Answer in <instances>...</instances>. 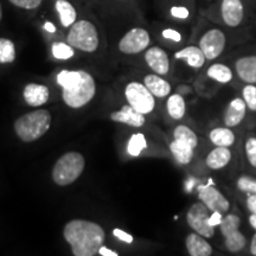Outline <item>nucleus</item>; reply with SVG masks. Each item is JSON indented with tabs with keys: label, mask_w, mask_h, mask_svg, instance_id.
<instances>
[{
	"label": "nucleus",
	"mask_w": 256,
	"mask_h": 256,
	"mask_svg": "<svg viewBox=\"0 0 256 256\" xmlns=\"http://www.w3.org/2000/svg\"><path fill=\"white\" fill-rule=\"evenodd\" d=\"M66 241L75 256H94L104 246L106 234L98 223L86 220H72L63 230Z\"/></svg>",
	"instance_id": "nucleus-1"
},
{
	"label": "nucleus",
	"mask_w": 256,
	"mask_h": 256,
	"mask_svg": "<svg viewBox=\"0 0 256 256\" xmlns=\"http://www.w3.org/2000/svg\"><path fill=\"white\" fill-rule=\"evenodd\" d=\"M51 124V115L46 110H38L18 118L14 122V130L18 138L25 142L40 139L48 132Z\"/></svg>",
	"instance_id": "nucleus-2"
},
{
	"label": "nucleus",
	"mask_w": 256,
	"mask_h": 256,
	"mask_svg": "<svg viewBox=\"0 0 256 256\" xmlns=\"http://www.w3.org/2000/svg\"><path fill=\"white\" fill-rule=\"evenodd\" d=\"M84 158L78 152H69L60 156L52 168V179L60 186L72 184L84 170Z\"/></svg>",
	"instance_id": "nucleus-3"
},
{
	"label": "nucleus",
	"mask_w": 256,
	"mask_h": 256,
	"mask_svg": "<svg viewBox=\"0 0 256 256\" xmlns=\"http://www.w3.org/2000/svg\"><path fill=\"white\" fill-rule=\"evenodd\" d=\"M95 92L96 86L92 76L81 70V78L72 87L63 88V100L69 107L81 108L92 101Z\"/></svg>",
	"instance_id": "nucleus-4"
},
{
	"label": "nucleus",
	"mask_w": 256,
	"mask_h": 256,
	"mask_svg": "<svg viewBox=\"0 0 256 256\" xmlns=\"http://www.w3.org/2000/svg\"><path fill=\"white\" fill-rule=\"evenodd\" d=\"M69 46L75 49L94 52L98 46V34L94 24L88 20L75 22L66 37Z\"/></svg>",
	"instance_id": "nucleus-5"
},
{
	"label": "nucleus",
	"mask_w": 256,
	"mask_h": 256,
	"mask_svg": "<svg viewBox=\"0 0 256 256\" xmlns=\"http://www.w3.org/2000/svg\"><path fill=\"white\" fill-rule=\"evenodd\" d=\"M124 95L130 106L142 114H148L154 110V95L147 89L145 84L139 82H132L124 89Z\"/></svg>",
	"instance_id": "nucleus-6"
},
{
	"label": "nucleus",
	"mask_w": 256,
	"mask_h": 256,
	"mask_svg": "<svg viewBox=\"0 0 256 256\" xmlns=\"http://www.w3.org/2000/svg\"><path fill=\"white\" fill-rule=\"evenodd\" d=\"M240 224H241L240 217L232 215V214L223 217L222 222L220 223V232H222L224 241H226V247L232 252H241L247 243L244 235L238 229Z\"/></svg>",
	"instance_id": "nucleus-7"
},
{
	"label": "nucleus",
	"mask_w": 256,
	"mask_h": 256,
	"mask_svg": "<svg viewBox=\"0 0 256 256\" xmlns=\"http://www.w3.org/2000/svg\"><path fill=\"white\" fill-rule=\"evenodd\" d=\"M208 218H209V209H208L203 202L194 203L188 209L186 214V220L188 226L197 234H200V235L206 238H210L215 234V228L210 226L209 222H208Z\"/></svg>",
	"instance_id": "nucleus-8"
},
{
	"label": "nucleus",
	"mask_w": 256,
	"mask_h": 256,
	"mask_svg": "<svg viewBox=\"0 0 256 256\" xmlns=\"http://www.w3.org/2000/svg\"><path fill=\"white\" fill-rule=\"evenodd\" d=\"M150 40H150V34L145 28H136L128 31L121 38L119 43V49L121 52L127 54V55L139 54L148 46Z\"/></svg>",
	"instance_id": "nucleus-9"
},
{
	"label": "nucleus",
	"mask_w": 256,
	"mask_h": 256,
	"mask_svg": "<svg viewBox=\"0 0 256 256\" xmlns=\"http://www.w3.org/2000/svg\"><path fill=\"white\" fill-rule=\"evenodd\" d=\"M226 46V34L218 28H212L203 34L200 48L206 60H215L223 52Z\"/></svg>",
	"instance_id": "nucleus-10"
},
{
	"label": "nucleus",
	"mask_w": 256,
	"mask_h": 256,
	"mask_svg": "<svg viewBox=\"0 0 256 256\" xmlns=\"http://www.w3.org/2000/svg\"><path fill=\"white\" fill-rule=\"evenodd\" d=\"M198 197H200V202H203L206 204L208 209L212 211V212L214 211H218L220 214L228 212L230 208L228 200L217 188L211 186L210 184L204 185V186L200 188Z\"/></svg>",
	"instance_id": "nucleus-11"
},
{
	"label": "nucleus",
	"mask_w": 256,
	"mask_h": 256,
	"mask_svg": "<svg viewBox=\"0 0 256 256\" xmlns=\"http://www.w3.org/2000/svg\"><path fill=\"white\" fill-rule=\"evenodd\" d=\"M222 18L228 26L235 28L241 24L243 19V5L241 0H223L222 2Z\"/></svg>",
	"instance_id": "nucleus-12"
},
{
	"label": "nucleus",
	"mask_w": 256,
	"mask_h": 256,
	"mask_svg": "<svg viewBox=\"0 0 256 256\" xmlns=\"http://www.w3.org/2000/svg\"><path fill=\"white\" fill-rule=\"evenodd\" d=\"M146 63L153 72H156L159 75H165L170 69L168 56L162 48L153 46L148 49L145 54Z\"/></svg>",
	"instance_id": "nucleus-13"
},
{
	"label": "nucleus",
	"mask_w": 256,
	"mask_h": 256,
	"mask_svg": "<svg viewBox=\"0 0 256 256\" xmlns=\"http://www.w3.org/2000/svg\"><path fill=\"white\" fill-rule=\"evenodd\" d=\"M110 119L115 122L126 124L128 126L142 127L145 124V116L144 114L136 112L132 106H124L119 112H114L110 114Z\"/></svg>",
	"instance_id": "nucleus-14"
},
{
	"label": "nucleus",
	"mask_w": 256,
	"mask_h": 256,
	"mask_svg": "<svg viewBox=\"0 0 256 256\" xmlns=\"http://www.w3.org/2000/svg\"><path fill=\"white\" fill-rule=\"evenodd\" d=\"M246 108L247 104L243 98H234L230 102L224 115V124L226 127H235L242 122L246 115Z\"/></svg>",
	"instance_id": "nucleus-15"
},
{
	"label": "nucleus",
	"mask_w": 256,
	"mask_h": 256,
	"mask_svg": "<svg viewBox=\"0 0 256 256\" xmlns=\"http://www.w3.org/2000/svg\"><path fill=\"white\" fill-rule=\"evenodd\" d=\"M24 98L32 107H40L49 100V89L46 86L30 83L24 89Z\"/></svg>",
	"instance_id": "nucleus-16"
},
{
	"label": "nucleus",
	"mask_w": 256,
	"mask_h": 256,
	"mask_svg": "<svg viewBox=\"0 0 256 256\" xmlns=\"http://www.w3.org/2000/svg\"><path fill=\"white\" fill-rule=\"evenodd\" d=\"M235 68L242 81L250 84L256 83V56H247L238 60Z\"/></svg>",
	"instance_id": "nucleus-17"
},
{
	"label": "nucleus",
	"mask_w": 256,
	"mask_h": 256,
	"mask_svg": "<svg viewBox=\"0 0 256 256\" xmlns=\"http://www.w3.org/2000/svg\"><path fill=\"white\" fill-rule=\"evenodd\" d=\"M186 249L192 256H209L212 254V248L200 234H190L186 238Z\"/></svg>",
	"instance_id": "nucleus-18"
},
{
	"label": "nucleus",
	"mask_w": 256,
	"mask_h": 256,
	"mask_svg": "<svg viewBox=\"0 0 256 256\" xmlns=\"http://www.w3.org/2000/svg\"><path fill=\"white\" fill-rule=\"evenodd\" d=\"M174 57L177 60H184L188 66H190L191 68H194V69L202 68L206 60L203 51L200 50V48H197V46L184 48L183 50L176 52Z\"/></svg>",
	"instance_id": "nucleus-19"
},
{
	"label": "nucleus",
	"mask_w": 256,
	"mask_h": 256,
	"mask_svg": "<svg viewBox=\"0 0 256 256\" xmlns=\"http://www.w3.org/2000/svg\"><path fill=\"white\" fill-rule=\"evenodd\" d=\"M230 159H232V152L228 147L217 146L208 154L206 165L212 170H220L228 165Z\"/></svg>",
	"instance_id": "nucleus-20"
},
{
	"label": "nucleus",
	"mask_w": 256,
	"mask_h": 256,
	"mask_svg": "<svg viewBox=\"0 0 256 256\" xmlns=\"http://www.w3.org/2000/svg\"><path fill=\"white\" fill-rule=\"evenodd\" d=\"M144 84L156 98H165L171 92V86L168 82L156 75H147L144 80Z\"/></svg>",
	"instance_id": "nucleus-21"
},
{
	"label": "nucleus",
	"mask_w": 256,
	"mask_h": 256,
	"mask_svg": "<svg viewBox=\"0 0 256 256\" xmlns=\"http://www.w3.org/2000/svg\"><path fill=\"white\" fill-rule=\"evenodd\" d=\"M56 10L60 14V20L62 26L69 28L76 22V10L74 6L66 0H57L56 2Z\"/></svg>",
	"instance_id": "nucleus-22"
},
{
	"label": "nucleus",
	"mask_w": 256,
	"mask_h": 256,
	"mask_svg": "<svg viewBox=\"0 0 256 256\" xmlns=\"http://www.w3.org/2000/svg\"><path fill=\"white\" fill-rule=\"evenodd\" d=\"M210 140L216 146L229 147L235 142V134L232 132L230 128L218 127L210 132Z\"/></svg>",
	"instance_id": "nucleus-23"
},
{
	"label": "nucleus",
	"mask_w": 256,
	"mask_h": 256,
	"mask_svg": "<svg viewBox=\"0 0 256 256\" xmlns=\"http://www.w3.org/2000/svg\"><path fill=\"white\" fill-rule=\"evenodd\" d=\"M170 150H171L172 154H174L179 164H188L192 160V156H194V148L186 145V144L177 142V140L170 144Z\"/></svg>",
	"instance_id": "nucleus-24"
},
{
	"label": "nucleus",
	"mask_w": 256,
	"mask_h": 256,
	"mask_svg": "<svg viewBox=\"0 0 256 256\" xmlns=\"http://www.w3.org/2000/svg\"><path fill=\"white\" fill-rule=\"evenodd\" d=\"M185 101L180 94H174L168 100V112L174 120L183 119L185 115Z\"/></svg>",
	"instance_id": "nucleus-25"
},
{
	"label": "nucleus",
	"mask_w": 256,
	"mask_h": 256,
	"mask_svg": "<svg viewBox=\"0 0 256 256\" xmlns=\"http://www.w3.org/2000/svg\"><path fill=\"white\" fill-rule=\"evenodd\" d=\"M174 136V140H177V142H180L183 144H186V145L192 147V148H194L198 144L196 133H194L191 128H188V126H184V124H180V126L176 127Z\"/></svg>",
	"instance_id": "nucleus-26"
},
{
	"label": "nucleus",
	"mask_w": 256,
	"mask_h": 256,
	"mask_svg": "<svg viewBox=\"0 0 256 256\" xmlns=\"http://www.w3.org/2000/svg\"><path fill=\"white\" fill-rule=\"evenodd\" d=\"M208 76L220 83H228L232 81V72L224 64H214L208 69Z\"/></svg>",
	"instance_id": "nucleus-27"
},
{
	"label": "nucleus",
	"mask_w": 256,
	"mask_h": 256,
	"mask_svg": "<svg viewBox=\"0 0 256 256\" xmlns=\"http://www.w3.org/2000/svg\"><path fill=\"white\" fill-rule=\"evenodd\" d=\"M146 147H147V144H146V139L145 136H144V134L136 133L130 136V142H128V145H127V152L128 154L132 156H139L140 153H142V151H144Z\"/></svg>",
	"instance_id": "nucleus-28"
},
{
	"label": "nucleus",
	"mask_w": 256,
	"mask_h": 256,
	"mask_svg": "<svg viewBox=\"0 0 256 256\" xmlns=\"http://www.w3.org/2000/svg\"><path fill=\"white\" fill-rule=\"evenodd\" d=\"M16 58L14 42L8 38H0V63H11Z\"/></svg>",
	"instance_id": "nucleus-29"
},
{
	"label": "nucleus",
	"mask_w": 256,
	"mask_h": 256,
	"mask_svg": "<svg viewBox=\"0 0 256 256\" xmlns=\"http://www.w3.org/2000/svg\"><path fill=\"white\" fill-rule=\"evenodd\" d=\"M52 55L57 60H69L74 56L72 46L66 43H54Z\"/></svg>",
	"instance_id": "nucleus-30"
},
{
	"label": "nucleus",
	"mask_w": 256,
	"mask_h": 256,
	"mask_svg": "<svg viewBox=\"0 0 256 256\" xmlns=\"http://www.w3.org/2000/svg\"><path fill=\"white\" fill-rule=\"evenodd\" d=\"M243 100L249 110L256 112V87L252 84H248L243 88Z\"/></svg>",
	"instance_id": "nucleus-31"
},
{
	"label": "nucleus",
	"mask_w": 256,
	"mask_h": 256,
	"mask_svg": "<svg viewBox=\"0 0 256 256\" xmlns=\"http://www.w3.org/2000/svg\"><path fill=\"white\" fill-rule=\"evenodd\" d=\"M238 188L246 194H256V179L248 176H242L238 180Z\"/></svg>",
	"instance_id": "nucleus-32"
},
{
	"label": "nucleus",
	"mask_w": 256,
	"mask_h": 256,
	"mask_svg": "<svg viewBox=\"0 0 256 256\" xmlns=\"http://www.w3.org/2000/svg\"><path fill=\"white\" fill-rule=\"evenodd\" d=\"M246 154L252 166L256 168V138H249L246 142Z\"/></svg>",
	"instance_id": "nucleus-33"
},
{
	"label": "nucleus",
	"mask_w": 256,
	"mask_h": 256,
	"mask_svg": "<svg viewBox=\"0 0 256 256\" xmlns=\"http://www.w3.org/2000/svg\"><path fill=\"white\" fill-rule=\"evenodd\" d=\"M11 4L20 8L34 10L42 4V0H8Z\"/></svg>",
	"instance_id": "nucleus-34"
},
{
	"label": "nucleus",
	"mask_w": 256,
	"mask_h": 256,
	"mask_svg": "<svg viewBox=\"0 0 256 256\" xmlns=\"http://www.w3.org/2000/svg\"><path fill=\"white\" fill-rule=\"evenodd\" d=\"M113 235L115 236V238H119L120 241H122V242H126V243H132L133 242V236L130 235V234L124 232V230H121V229H114L113 230Z\"/></svg>",
	"instance_id": "nucleus-35"
},
{
	"label": "nucleus",
	"mask_w": 256,
	"mask_h": 256,
	"mask_svg": "<svg viewBox=\"0 0 256 256\" xmlns=\"http://www.w3.org/2000/svg\"><path fill=\"white\" fill-rule=\"evenodd\" d=\"M162 37L166 40H171L174 42H180L182 40V34L178 31L172 30V28H166L162 31Z\"/></svg>",
	"instance_id": "nucleus-36"
},
{
	"label": "nucleus",
	"mask_w": 256,
	"mask_h": 256,
	"mask_svg": "<svg viewBox=\"0 0 256 256\" xmlns=\"http://www.w3.org/2000/svg\"><path fill=\"white\" fill-rule=\"evenodd\" d=\"M171 14L176 18L185 19L188 17V8H178V6H174V8H171Z\"/></svg>",
	"instance_id": "nucleus-37"
},
{
	"label": "nucleus",
	"mask_w": 256,
	"mask_h": 256,
	"mask_svg": "<svg viewBox=\"0 0 256 256\" xmlns=\"http://www.w3.org/2000/svg\"><path fill=\"white\" fill-rule=\"evenodd\" d=\"M222 215L223 214L218 212V211H214L212 215L209 216V218H208V222H209L211 226H214V228H215V226H220V223L222 222V220H223Z\"/></svg>",
	"instance_id": "nucleus-38"
},
{
	"label": "nucleus",
	"mask_w": 256,
	"mask_h": 256,
	"mask_svg": "<svg viewBox=\"0 0 256 256\" xmlns=\"http://www.w3.org/2000/svg\"><path fill=\"white\" fill-rule=\"evenodd\" d=\"M247 206L252 214L256 215V194H249L247 198Z\"/></svg>",
	"instance_id": "nucleus-39"
},
{
	"label": "nucleus",
	"mask_w": 256,
	"mask_h": 256,
	"mask_svg": "<svg viewBox=\"0 0 256 256\" xmlns=\"http://www.w3.org/2000/svg\"><path fill=\"white\" fill-rule=\"evenodd\" d=\"M98 254H100L101 256H118L119 255L116 252L112 250V249L104 247V246H102V247L98 249Z\"/></svg>",
	"instance_id": "nucleus-40"
},
{
	"label": "nucleus",
	"mask_w": 256,
	"mask_h": 256,
	"mask_svg": "<svg viewBox=\"0 0 256 256\" xmlns=\"http://www.w3.org/2000/svg\"><path fill=\"white\" fill-rule=\"evenodd\" d=\"M44 28H46V31L51 32V34H54V32L56 31V28H55V25H54L52 23H50V22H46V23L44 24Z\"/></svg>",
	"instance_id": "nucleus-41"
},
{
	"label": "nucleus",
	"mask_w": 256,
	"mask_h": 256,
	"mask_svg": "<svg viewBox=\"0 0 256 256\" xmlns=\"http://www.w3.org/2000/svg\"><path fill=\"white\" fill-rule=\"evenodd\" d=\"M250 252L252 255L256 256V234L254 235V238L252 240V246H250Z\"/></svg>",
	"instance_id": "nucleus-42"
},
{
	"label": "nucleus",
	"mask_w": 256,
	"mask_h": 256,
	"mask_svg": "<svg viewBox=\"0 0 256 256\" xmlns=\"http://www.w3.org/2000/svg\"><path fill=\"white\" fill-rule=\"evenodd\" d=\"M249 222H250V226L256 230V215L252 214V215L249 217Z\"/></svg>",
	"instance_id": "nucleus-43"
},
{
	"label": "nucleus",
	"mask_w": 256,
	"mask_h": 256,
	"mask_svg": "<svg viewBox=\"0 0 256 256\" xmlns=\"http://www.w3.org/2000/svg\"><path fill=\"white\" fill-rule=\"evenodd\" d=\"M2 5H0V20H2Z\"/></svg>",
	"instance_id": "nucleus-44"
}]
</instances>
